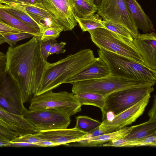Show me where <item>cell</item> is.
I'll list each match as a JSON object with an SVG mask.
<instances>
[{"instance_id": "8fae6325", "label": "cell", "mask_w": 156, "mask_h": 156, "mask_svg": "<svg viewBox=\"0 0 156 156\" xmlns=\"http://www.w3.org/2000/svg\"><path fill=\"white\" fill-rule=\"evenodd\" d=\"M149 94L137 103L115 115L112 120H102L99 128L107 133L118 130L135 122L144 112L151 98Z\"/></svg>"}, {"instance_id": "d6986e66", "label": "cell", "mask_w": 156, "mask_h": 156, "mask_svg": "<svg viewBox=\"0 0 156 156\" xmlns=\"http://www.w3.org/2000/svg\"><path fill=\"white\" fill-rule=\"evenodd\" d=\"M0 19L9 25L21 32L29 33L33 36L39 37L41 35L40 32L25 23L0 6Z\"/></svg>"}, {"instance_id": "8992f818", "label": "cell", "mask_w": 156, "mask_h": 156, "mask_svg": "<svg viewBox=\"0 0 156 156\" xmlns=\"http://www.w3.org/2000/svg\"><path fill=\"white\" fill-rule=\"evenodd\" d=\"M81 106L73 93L65 91L54 92L51 90L33 97L29 110L52 109L70 117L80 112Z\"/></svg>"}, {"instance_id": "1f68e13d", "label": "cell", "mask_w": 156, "mask_h": 156, "mask_svg": "<svg viewBox=\"0 0 156 156\" xmlns=\"http://www.w3.org/2000/svg\"><path fill=\"white\" fill-rule=\"evenodd\" d=\"M18 136L17 133L13 130L0 125V139L12 140Z\"/></svg>"}, {"instance_id": "8d00e7d4", "label": "cell", "mask_w": 156, "mask_h": 156, "mask_svg": "<svg viewBox=\"0 0 156 156\" xmlns=\"http://www.w3.org/2000/svg\"><path fill=\"white\" fill-rule=\"evenodd\" d=\"M18 2L22 3L34 4L39 2L38 0H17Z\"/></svg>"}, {"instance_id": "484cf974", "label": "cell", "mask_w": 156, "mask_h": 156, "mask_svg": "<svg viewBox=\"0 0 156 156\" xmlns=\"http://www.w3.org/2000/svg\"><path fill=\"white\" fill-rule=\"evenodd\" d=\"M11 144H27L30 145L43 147H54L58 145L53 143L42 140L34 134H29L18 136L10 141Z\"/></svg>"}, {"instance_id": "83f0119b", "label": "cell", "mask_w": 156, "mask_h": 156, "mask_svg": "<svg viewBox=\"0 0 156 156\" xmlns=\"http://www.w3.org/2000/svg\"><path fill=\"white\" fill-rule=\"evenodd\" d=\"M102 23L105 28L130 41L133 38L129 31L122 25L110 21L102 20Z\"/></svg>"}, {"instance_id": "836d02e7", "label": "cell", "mask_w": 156, "mask_h": 156, "mask_svg": "<svg viewBox=\"0 0 156 156\" xmlns=\"http://www.w3.org/2000/svg\"><path fill=\"white\" fill-rule=\"evenodd\" d=\"M66 44V43L63 41L54 44L51 47L49 53V55L55 53L58 54L64 53L66 50L64 48Z\"/></svg>"}, {"instance_id": "9a60e30c", "label": "cell", "mask_w": 156, "mask_h": 156, "mask_svg": "<svg viewBox=\"0 0 156 156\" xmlns=\"http://www.w3.org/2000/svg\"><path fill=\"white\" fill-rule=\"evenodd\" d=\"M106 63L99 57L86 67L66 80L65 83H72L99 78L110 75Z\"/></svg>"}, {"instance_id": "603a6c76", "label": "cell", "mask_w": 156, "mask_h": 156, "mask_svg": "<svg viewBox=\"0 0 156 156\" xmlns=\"http://www.w3.org/2000/svg\"><path fill=\"white\" fill-rule=\"evenodd\" d=\"M76 16L84 18L97 12L98 6L94 0H71Z\"/></svg>"}, {"instance_id": "5b68a950", "label": "cell", "mask_w": 156, "mask_h": 156, "mask_svg": "<svg viewBox=\"0 0 156 156\" xmlns=\"http://www.w3.org/2000/svg\"><path fill=\"white\" fill-rule=\"evenodd\" d=\"M91 40L99 49L117 54L141 64L144 62L133 41L104 28L89 32Z\"/></svg>"}, {"instance_id": "f546056e", "label": "cell", "mask_w": 156, "mask_h": 156, "mask_svg": "<svg viewBox=\"0 0 156 156\" xmlns=\"http://www.w3.org/2000/svg\"><path fill=\"white\" fill-rule=\"evenodd\" d=\"M63 31L60 28L50 27L44 28L40 37H38L40 41H44L51 39H56L59 36L60 33Z\"/></svg>"}, {"instance_id": "7402d4cb", "label": "cell", "mask_w": 156, "mask_h": 156, "mask_svg": "<svg viewBox=\"0 0 156 156\" xmlns=\"http://www.w3.org/2000/svg\"><path fill=\"white\" fill-rule=\"evenodd\" d=\"M155 134H156V121L149 119L145 122L137 125L122 139L126 140H133Z\"/></svg>"}, {"instance_id": "f35d334b", "label": "cell", "mask_w": 156, "mask_h": 156, "mask_svg": "<svg viewBox=\"0 0 156 156\" xmlns=\"http://www.w3.org/2000/svg\"><path fill=\"white\" fill-rule=\"evenodd\" d=\"M0 125L8 129H12L11 127L9 126V125L0 119Z\"/></svg>"}, {"instance_id": "f1b7e54d", "label": "cell", "mask_w": 156, "mask_h": 156, "mask_svg": "<svg viewBox=\"0 0 156 156\" xmlns=\"http://www.w3.org/2000/svg\"><path fill=\"white\" fill-rule=\"evenodd\" d=\"M2 35L4 38L5 43H7L12 47H14L17 42L20 40L34 36L31 34L23 32Z\"/></svg>"}, {"instance_id": "d590c367", "label": "cell", "mask_w": 156, "mask_h": 156, "mask_svg": "<svg viewBox=\"0 0 156 156\" xmlns=\"http://www.w3.org/2000/svg\"><path fill=\"white\" fill-rule=\"evenodd\" d=\"M20 3H22L17 0H0V4L8 5H14Z\"/></svg>"}, {"instance_id": "2e32d148", "label": "cell", "mask_w": 156, "mask_h": 156, "mask_svg": "<svg viewBox=\"0 0 156 156\" xmlns=\"http://www.w3.org/2000/svg\"><path fill=\"white\" fill-rule=\"evenodd\" d=\"M0 119L7 123L18 136L34 134L37 131L33 125L23 115L8 112L0 105Z\"/></svg>"}, {"instance_id": "7a4b0ae2", "label": "cell", "mask_w": 156, "mask_h": 156, "mask_svg": "<svg viewBox=\"0 0 156 156\" xmlns=\"http://www.w3.org/2000/svg\"><path fill=\"white\" fill-rule=\"evenodd\" d=\"M95 59L93 51L87 48L80 49L54 63L48 62L43 72L37 96L65 83L66 80L86 67Z\"/></svg>"}, {"instance_id": "ba28073f", "label": "cell", "mask_w": 156, "mask_h": 156, "mask_svg": "<svg viewBox=\"0 0 156 156\" xmlns=\"http://www.w3.org/2000/svg\"><path fill=\"white\" fill-rule=\"evenodd\" d=\"M97 12L103 20L119 24L126 28L133 39L139 34L125 0H101Z\"/></svg>"}, {"instance_id": "9c48e42d", "label": "cell", "mask_w": 156, "mask_h": 156, "mask_svg": "<svg viewBox=\"0 0 156 156\" xmlns=\"http://www.w3.org/2000/svg\"><path fill=\"white\" fill-rule=\"evenodd\" d=\"M23 116L33 125L37 131L67 128L71 122L70 117L50 109L27 110Z\"/></svg>"}, {"instance_id": "74e56055", "label": "cell", "mask_w": 156, "mask_h": 156, "mask_svg": "<svg viewBox=\"0 0 156 156\" xmlns=\"http://www.w3.org/2000/svg\"><path fill=\"white\" fill-rule=\"evenodd\" d=\"M10 141L6 139H0V147L10 146Z\"/></svg>"}, {"instance_id": "ac0fdd59", "label": "cell", "mask_w": 156, "mask_h": 156, "mask_svg": "<svg viewBox=\"0 0 156 156\" xmlns=\"http://www.w3.org/2000/svg\"><path fill=\"white\" fill-rule=\"evenodd\" d=\"M137 125L125 127L117 131L98 136L82 139L76 142V146L82 147L100 146L103 144L123 138Z\"/></svg>"}, {"instance_id": "4316f807", "label": "cell", "mask_w": 156, "mask_h": 156, "mask_svg": "<svg viewBox=\"0 0 156 156\" xmlns=\"http://www.w3.org/2000/svg\"><path fill=\"white\" fill-rule=\"evenodd\" d=\"M75 128L88 133L98 127L101 122L87 116L79 115L76 117Z\"/></svg>"}, {"instance_id": "3957f363", "label": "cell", "mask_w": 156, "mask_h": 156, "mask_svg": "<svg viewBox=\"0 0 156 156\" xmlns=\"http://www.w3.org/2000/svg\"><path fill=\"white\" fill-rule=\"evenodd\" d=\"M98 52L99 57L107 65L111 75L156 83V71L110 51L99 49Z\"/></svg>"}, {"instance_id": "277c9868", "label": "cell", "mask_w": 156, "mask_h": 156, "mask_svg": "<svg viewBox=\"0 0 156 156\" xmlns=\"http://www.w3.org/2000/svg\"><path fill=\"white\" fill-rule=\"evenodd\" d=\"M71 84L73 85L72 91L74 94L90 92L101 94L105 98L113 92L121 90L153 86L155 85L111 75L99 78L75 82Z\"/></svg>"}, {"instance_id": "44dd1931", "label": "cell", "mask_w": 156, "mask_h": 156, "mask_svg": "<svg viewBox=\"0 0 156 156\" xmlns=\"http://www.w3.org/2000/svg\"><path fill=\"white\" fill-rule=\"evenodd\" d=\"M21 4L8 5L0 4V6L41 34L44 29L43 28L28 14L21 6Z\"/></svg>"}, {"instance_id": "e575fe53", "label": "cell", "mask_w": 156, "mask_h": 156, "mask_svg": "<svg viewBox=\"0 0 156 156\" xmlns=\"http://www.w3.org/2000/svg\"><path fill=\"white\" fill-rule=\"evenodd\" d=\"M148 115L150 119L156 121V97L155 95L154 96L152 107L148 111Z\"/></svg>"}, {"instance_id": "4fadbf2b", "label": "cell", "mask_w": 156, "mask_h": 156, "mask_svg": "<svg viewBox=\"0 0 156 156\" xmlns=\"http://www.w3.org/2000/svg\"><path fill=\"white\" fill-rule=\"evenodd\" d=\"M133 42L144 59V65L156 71V33L139 34Z\"/></svg>"}, {"instance_id": "ab89813d", "label": "cell", "mask_w": 156, "mask_h": 156, "mask_svg": "<svg viewBox=\"0 0 156 156\" xmlns=\"http://www.w3.org/2000/svg\"><path fill=\"white\" fill-rule=\"evenodd\" d=\"M5 43V40L2 35L0 34V45Z\"/></svg>"}, {"instance_id": "6da1fadb", "label": "cell", "mask_w": 156, "mask_h": 156, "mask_svg": "<svg viewBox=\"0 0 156 156\" xmlns=\"http://www.w3.org/2000/svg\"><path fill=\"white\" fill-rule=\"evenodd\" d=\"M5 71L20 90L23 103L37 96L48 62L40 53L39 41L34 36L29 41L9 47L6 53Z\"/></svg>"}, {"instance_id": "d4e9b609", "label": "cell", "mask_w": 156, "mask_h": 156, "mask_svg": "<svg viewBox=\"0 0 156 156\" xmlns=\"http://www.w3.org/2000/svg\"><path fill=\"white\" fill-rule=\"evenodd\" d=\"M102 19L97 14H94L84 18H80L76 16L77 23L84 32H89L99 28H105L102 23Z\"/></svg>"}, {"instance_id": "60d3db41", "label": "cell", "mask_w": 156, "mask_h": 156, "mask_svg": "<svg viewBox=\"0 0 156 156\" xmlns=\"http://www.w3.org/2000/svg\"><path fill=\"white\" fill-rule=\"evenodd\" d=\"M39 2H42V0H38Z\"/></svg>"}, {"instance_id": "cb8c5ba5", "label": "cell", "mask_w": 156, "mask_h": 156, "mask_svg": "<svg viewBox=\"0 0 156 156\" xmlns=\"http://www.w3.org/2000/svg\"><path fill=\"white\" fill-rule=\"evenodd\" d=\"M82 105H90L100 108L102 112L105 104V98L102 95L94 93L82 92L74 94Z\"/></svg>"}, {"instance_id": "4dcf8cb0", "label": "cell", "mask_w": 156, "mask_h": 156, "mask_svg": "<svg viewBox=\"0 0 156 156\" xmlns=\"http://www.w3.org/2000/svg\"><path fill=\"white\" fill-rule=\"evenodd\" d=\"M56 43H57L56 39H51L44 41H39L40 53L45 61L47 62V58L49 55V53L51 47Z\"/></svg>"}, {"instance_id": "d6a6232c", "label": "cell", "mask_w": 156, "mask_h": 156, "mask_svg": "<svg viewBox=\"0 0 156 156\" xmlns=\"http://www.w3.org/2000/svg\"><path fill=\"white\" fill-rule=\"evenodd\" d=\"M20 32L19 30L9 25L0 19V34L1 35L17 33Z\"/></svg>"}, {"instance_id": "5bb4252c", "label": "cell", "mask_w": 156, "mask_h": 156, "mask_svg": "<svg viewBox=\"0 0 156 156\" xmlns=\"http://www.w3.org/2000/svg\"><path fill=\"white\" fill-rule=\"evenodd\" d=\"M87 134L74 127L37 131L34 134L42 140L52 142L59 146L80 140Z\"/></svg>"}, {"instance_id": "e0dca14e", "label": "cell", "mask_w": 156, "mask_h": 156, "mask_svg": "<svg viewBox=\"0 0 156 156\" xmlns=\"http://www.w3.org/2000/svg\"><path fill=\"white\" fill-rule=\"evenodd\" d=\"M129 12L138 30L144 33L155 32L154 24L137 0H125Z\"/></svg>"}, {"instance_id": "52a82bcc", "label": "cell", "mask_w": 156, "mask_h": 156, "mask_svg": "<svg viewBox=\"0 0 156 156\" xmlns=\"http://www.w3.org/2000/svg\"><path fill=\"white\" fill-rule=\"evenodd\" d=\"M152 86L126 89L113 92L105 98L102 120L106 113L112 112L116 115L131 107L154 91Z\"/></svg>"}, {"instance_id": "ffe728a7", "label": "cell", "mask_w": 156, "mask_h": 156, "mask_svg": "<svg viewBox=\"0 0 156 156\" xmlns=\"http://www.w3.org/2000/svg\"><path fill=\"white\" fill-rule=\"evenodd\" d=\"M156 146V134L144 138L133 140L123 139L113 140L101 144L100 146L116 147Z\"/></svg>"}, {"instance_id": "7c38bea8", "label": "cell", "mask_w": 156, "mask_h": 156, "mask_svg": "<svg viewBox=\"0 0 156 156\" xmlns=\"http://www.w3.org/2000/svg\"><path fill=\"white\" fill-rule=\"evenodd\" d=\"M43 6L55 18L63 31H71L77 25L71 0H42Z\"/></svg>"}, {"instance_id": "30bf717a", "label": "cell", "mask_w": 156, "mask_h": 156, "mask_svg": "<svg viewBox=\"0 0 156 156\" xmlns=\"http://www.w3.org/2000/svg\"><path fill=\"white\" fill-rule=\"evenodd\" d=\"M21 91L5 69L0 72V105L8 112L23 115L24 107Z\"/></svg>"}]
</instances>
